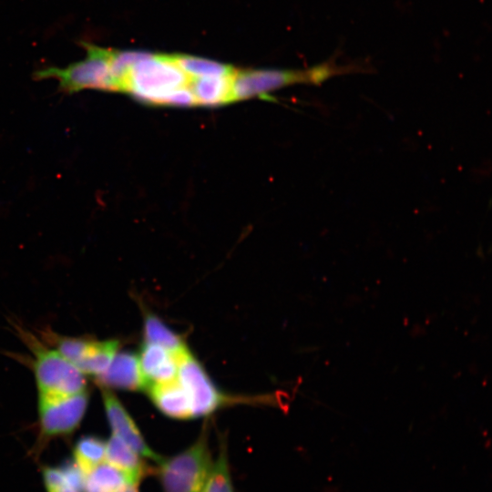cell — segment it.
I'll use <instances>...</instances> for the list:
<instances>
[{
  "label": "cell",
  "mask_w": 492,
  "mask_h": 492,
  "mask_svg": "<svg viewBox=\"0 0 492 492\" xmlns=\"http://www.w3.org/2000/svg\"><path fill=\"white\" fill-rule=\"evenodd\" d=\"M112 91H123L138 99L166 104L170 94L188 86L190 77L176 64L173 56L128 51L113 67Z\"/></svg>",
  "instance_id": "6da1fadb"
},
{
  "label": "cell",
  "mask_w": 492,
  "mask_h": 492,
  "mask_svg": "<svg viewBox=\"0 0 492 492\" xmlns=\"http://www.w3.org/2000/svg\"><path fill=\"white\" fill-rule=\"evenodd\" d=\"M157 464L163 492H200L213 465L207 431L187 449Z\"/></svg>",
  "instance_id": "7a4b0ae2"
},
{
  "label": "cell",
  "mask_w": 492,
  "mask_h": 492,
  "mask_svg": "<svg viewBox=\"0 0 492 492\" xmlns=\"http://www.w3.org/2000/svg\"><path fill=\"white\" fill-rule=\"evenodd\" d=\"M342 67L325 62L305 70H250L235 72L232 77L234 100L243 99L297 83L320 84L340 74Z\"/></svg>",
  "instance_id": "3957f363"
},
{
  "label": "cell",
  "mask_w": 492,
  "mask_h": 492,
  "mask_svg": "<svg viewBox=\"0 0 492 492\" xmlns=\"http://www.w3.org/2000/svg\"><path fill=\"white\" fill-rule=\"evenodd\" d=\"M34 350V371L39 395L63 396L85 391V376L75 364L57 351L38 344Z\"/></svg>",
  "instance_id": "277c9868"
},
{
  "label": "cell",
  "mask_w": 492,
  "mask_h": 492,
  "mask_svg": "<svg viewBox=\"0 0 492 492\" xmlns=\"http://www.w3.org/2000/svg\"><path fill=\"white\" fill-rule=\"evenodd\" d=\"M87 403L86 390L63 396L39 395L40 436L46 440L73 433L85 415Z\"/></svg>",
  "instance_id": "5b68a950"
},
{
  "label": "cell",
  "mask_w": 492,
  "mask_h": 492,
  "mask_svg": "<svg viewBox=\"0 0 492 492\" xmlns=\"http://www.w3.org/2000/svg\"><path fill=\"white\" fill-rule=\"evenodd\" d=\"M177 379L190 397L193 416L209 415L226 401L188 349L179 354Z\"/></svg>",
  "instance_id": "8992f818"
},
{
  "label": "cell",
  "mask_w": 492,
  "mask_h": 492,
  "mask_svg": "<svg viewBox=\"0 0 492 492\" xmlns=\"http://www.w3.org/2000/svg\"><path fill=\"white\" fill-rule=\"evenodd\" d=\"M102 396L107 418L113 435L142 457L157 463L161 457L148 446L134 420L117 396L108 390H103Z\"/></svg>",
  "instance_id": "52a82bcc"
},
{
  "label": "cell",
  "mask_w": 492,
  "mask_h": 492,
  "mask_svg": "<svg viewBox=\"0 0 492 492\" xmlns=\"http://www.w3.org/2000/svg\"><path fill=\"white\" fill-rule=\"evenodd\" d=\"M100 385L136 391L146 387L138 356L131 352L117 353L108 369L97 376Z\"/></svg>",
  "instance_id": "ba28073f"
},
{
  "label": "cell",
  "mask_w": 492,
  "mask_h": 492,
  "mask_svg": "<svg viewBox=\"0 0 492 492\" xmlns=\"http://www.w3.org/2000/svg\"><path fill=\"white\" fill-rule=\"evenodd\" d=\"M179 354L160 345L145 343L141 348L138 361L146 387L152 384L176 379Z\"/></svg>",
  "instance_id": "9c48e42d"
},
{
  "label": "cell",
  "mask_w": 492,
  "mask_h": 492,
  "mask_svg": "<svg viewBox=\"0 0 492 492\" xmlns=\"http://www.w3.org/2000/svg\"><path fill=\"white\" fill-rule=\"evenodd\" d=\"M147 388L152 402L165 415L176 419L193 417L190 397L177 378Z\"/></svg>",
  "instance_id": "30bf717a"
},
{
  "label": "cell",
  "mask_w": 492,
  "mask_h": 492,
  "mask_svg": "<svg viewBox=\"0 0 492 492\" xmlns=\"http://www.w3.org/2000/svg\"><path fill=\"white\" fill-rule=\"evenodd\" d=\"M105 461L127 474L135 484L151 471L140 455L114 435L106 442Z\"/></svg>",
  "instance_id": "8fae6325"
},
{
  "label": "cell",
  "mask_w": 492,
  "mask_h": 492,
  "mask_svg": "<svg viewBox=\"0 0 492 492\" xmlns=\"http://www.w3.org/2000/svg\"><path fill=\"white\" fill-rule=\"evenodd\" d=\"M234 73L229 76L190 77L189 87L196 103L214 106L233 101Z\"/></svg>",
  "instance_id": "7c38bea8"
},
{
  "label": "cell",
  "mask_w": 492,
  "mask_h": 492,
  "mask_svg": "<svg viewBox=\"0 0 492 492\" xmlns=\"http://www.w3.org/2000/svg\"><path fill=\"white\" fill-rule=\"evenodd\" d=\"M42 477L46 492H83L85 474L74 460L43 467Z\"/></svg>",
  "instance_id": "4fadbf2b"
},
{
  "label": "cell",
  "mask_w": 492,
  "mask_h": 492,
  "mask_svg": "<svg viewBox=\"0 0 492 492\" xmlns=\"http://www.w3.org/2000/svg\"><path fill=\"white\" fill-rule=\"evenodd\" d=\"M135 484L123 471L103 461L85 475L83 492H118Z\"/></svg>",
  "instance_id": "5bb4252c"
},
{
  "label": "cell",
  "mask_w": 492,
  "mask_h": 492,
  "mask_svg": "<svg viewBox=\"0 0 492 492\" xmlns=\"http://www.w3.org/2000/svg\"><path fill=\"white\" fill-rule=\"evenodd\" d=\"M119 342L115 339L95 342L91 341L85 356L76 364L83 373L99 375L104 373L118 353Z\"/></svg>",
  "instance_id": "9a60e30c"
},
{
  "label": "cell",
  "mask_w": 492,
  "mask_h": 492,
  "mask_svg": "<svg viewBox=\"0 0 492 492\" xmlns=\"http://www.w3.org/2000/svg\"><path fill=\"white\" fill-rule=\"evenodd\" d=\"M143 334L146 343L160 345L176 354L187 349L181 338L152 313L144 318Z\"/></svg>",
  "instance_id": "2e32d148"
},
{
  "label": "cell",
  "mask_w": 492,
  "mask_h": 492,
  "mask_svg": "<svg viewBox=\"0 0 492 492\" xmlns=\"http://www.w3.org/2000/svg\"><path fill=\"white\" fill-rule=\"evenodd\" d=\"M73 455L75 463L87 475L105 461L106 442L97 436H84L77 441Z\"/></svg>",
  "instance_id": "e0dca14e"
},
{
  "label": "cell",
  "mask_w": 492,
  "mask_h": 492,
  "mask_svg": "<svg viewBox=\"0 0 492 492\" xmlns=\"http://www.w3.org/2000/svg\"><path fill=\"white\" fill-rule=\"evenodd\" d=\"M173 58L190 77L229 76L235 72L229 66L209 59L190 56H173Z\"/></svg>",
  "instance_id": "ac0fdd59"
},
{
  "label": "cell",
  "mask_w": 492,
  "mask_h": 492,
  "mask_svg": "<svg viewBox=\"0 0 492 492\" xmlns=\"http://www.w3.org/2000/svg\"><path fill=\"white\" fill-rule=\"evenodd\" d=\"M200 492H235L225 443L220 446V452L208 479Z\"/></svg>",
  "instance_id": "d6986e66"
},
{
  "label": "cell",
  "mask_w": 492,
  "mask_h": 492,
  "mask_svg": "<svg viewBox=\"0 0 492 492\" xmlns=\"http://www.w3.org/2000/svg\"><path fill=\"white\" fill-rule=\"evenodd\" d=\"M91 341L85 338L63 337L57 341V352L73 364H77L87 352Z\"/></svg>",
  "instance_id": "ffe728a7"
},
{
  "label": "cell",
  "mask_w": 492,
  "mask_h": 492,
  "mask_svg": "<svg viewBox=\"0 0 492 492\" xmlns=\"http://www.w3.org/2000/svg\"><path fill=\"white\" fill-rule=\"evenodd\" d=\"M118 492H138V484H128Z\"/></svg>",
  "instance_id": "44dd1931"
}]
</instances>
